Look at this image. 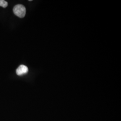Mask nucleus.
Returning <instances> with one entry per match:
<instances>
[{"label": "nucleus", "mask_w": 121, "mask_h": 121, "mask_svg": "<svg viewBox=\"0 0 121 121\" xmlns=\"http://www.w3.org/2000/svg\"><path fill=\"white\" fill-rule=\"evenodd\" d=\"M8 6V2L4 0H0V6L6 8Z\"/></svg>", "instance_id": "3"}, {"label": "nucleus", "mask_w": 121, "mask_h": 121, "mask_svg": "<svg viewBox=\"0 0 121 121\" xmlns=\"http://www.w3.org/2000/svg\"><path fill=\"white\" fill-rule=\"evenodd\" d=\"M13 11L17 17L22 18L25 16L26 9L24 5L22 4H17L13 7Z\"/></svg>", "instance_id": "1"}, {"label": "nucleus", "mask_w": 121, "mask_h": 121, "mask_svg": "<svg viewBox=\"0 0 121 121\" xmlns=\"http://www.w3.org/2000/svg\"><path fill=\"white\" fill-rule=\"evenodd\" d=\"M28 71V69L26 66L23 65H20L16 69V73L18 75L21 76L27 73Z\"/></svg>", "instance_id": "2"}]
</instances>
